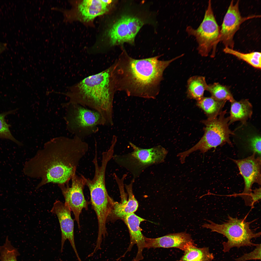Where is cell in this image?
Segmentation results:
<instances>
[{"label": "cell", "mask_w": 261, "mask_h": 261, "mask_svg": "<svg viewBox=\"0 0 261 261\" xmlns=\"http://www.w3.org/2000/svg\"><path fill=\"white\" fill-rule=\"evenodd\" d=\"M88 149V144L76 136L72 138H54L25 162L23 172L30 178L41 180L36 189L50 183L69 184Z\"/></svg>", "instance_id": "obj_1"}, {"label": "cell", "mask_w": 261, "mask_h": 261, "mask_svg": "<svg viewBox=\"0 0 261 261\" xmlns=\"http://www.w3.org/2000/svg\"><path fill=\"white\" fill-rule=\"evenodd\" d=\"M121 57L114 63L118 91L129 96L154 99L158 94L165 69L179 56L167 60L159 56L137 59L128 56Z\"/></svg>", "instance_id": "obj_2"}, {"label": "cell", "mask_w": 261, "mask_h": 261, "mask_svg": "<svg viewBox=\"0 0 261 261\" xmlns=\"http://www.w3.org/2000/svg\"><path fill=\"white\" fill-rule=\"evenodd\" d=\"M66 95L69 102L88 107L99 112L104 126H112L113 102L117 91L113 65L101 72L87 77L70 87Z\"/></svg>", "instance_id": "obj_3"}, {"label": "cell", "mask_w": 261, "mask_h": 261, "mask_svg": "<svg viewBox=\"0 0 261 261\" xmlns=\"http://www.w3.org/2000/svg\"><path fill=\"white\" fill-rule=\"evenodd\" d=\"M226 110L222 111L217 116L209 117L202 122L205 126L204 133L199 141L190 149L178 154L180 161L184 162L186 158L191 153L197 150L205 153L212 148L226 143L232 146L230 135L234 133L229 129V117L225 115Z\"/></svg>", "instance_id": "obj_4"}, {"label": "cell", "mask_w": 261, "mask_h": 261, "mask_svg": "<svg viewBox=\"0 0 261 261\" xmlns=\"http://www.w3.org/2000/svg\"><path fill=\"white\" fill-rule=\"evenodd\" d=\"M228 218L221 224L208 220L209 223L204 224L202 226L210 229L211 232H216L226 237L227 241L222 243L223 252H228L234 247H252L258 244L252 242L251 239L260 237L261 232H255L250 229L252 222H247L244 219L233 218L229 215Z\"/></svg>", "instance_id": "obj_5"}, {"label": "cell", "mask_w": 261, "mask_h": 261, "mask_svg": "<svg viewBox=\"0 0 261 261\" xmlns=\"http://www.w3.org/2000/svg\"><path fill=\"white\" fill-rule=\"evenodd\" d=\"M129 143L132 149L131 152L121 155H116L113 158L118 165L130 173L135 180L150 166L164 162L168 152L166 149L160 145L143 148L131 142Z\"/></svg>", "instance_id": "obj_6"}, {"label": "cell", "mask_w": 261, "mask_h": 261, "mask_svg": "<svg viewBox=\"0 0 261 261\" xmlns=\"http://www.w3.org/2000/svg\"><path fill=\"white\" fill-rule=\"evenodd\" d=\"M62 106L66 109L64 119L67 130L82 139L97 132L98 126L103 125L102 116L95 110L68 102L62 103Z\"/></svg>", "instance_id": "obj_7"}, {"label": "cell", "mask_w": 261, "mask_h": 261, "mask_svg": "<svg viewBox=\"0 0 261 261\" xmlns=\"http://www.w3.org/2000/svg\"><path fill=\"white\" fill-rule=\"evenodd\" d=\"M220 28L215 17L210 0L209 1L203 19L199 26L195 29L188 26L186 31L188 35L195 38L198 44L197 50L202 57L216 54L217 45L220 42Z\"/></svg>", "instance_id": "obj_8"}, {"label": "cell", "mask_w": 261, "mask_h": 261, "mask_svg": "<svg viewBox=\"0 0 261 261\" xmlns=\"http://www.w3.org/2000/svg\"><path fill=\"white\" fill-rule=\"evenodd\" d=\"M256 154L253 153L251 155L242 159H232L238 166L245 184L243 192L234 196L240 197L246 206L251 207L254 206L251 198L253 185L256 183L261 185V157H256Z\"/></svg>", "instance_id": "obj_9"}, {"label": "cell", "mask_w": 261, "mask_h": 261, "mask_svg": "<svg viewBox=\"0 0 261 261\" xmlns=\"http://www.w3.org/2000/svg\"><path fill=\"white\" fill-rule=\"evenodd\" d=\"M85 176L76 173L72 176L71 187L69 184L58 185L65 200L74 216L78 227L80 228V216L83 209L87 210L89 202L85 199L83 190L86 185Z\"/></svg>", "instance_id": "obj_10"}, {"label": "cell", "mask_w": 261, "mask_h": 261, "mask_svg": "<svg viewBox=\"0 0 261 261\" xmlns=\"http://www.w3.org/2000/svg\"><path fill=\"white\" fill-rule=\"evenodd\" d=\"M143 24L139 18L129 15L122 16L109 30L108 36L112 45L125 42L133 44L136 35Z\"/></svg>", "instance_id": "obj_11"}, {"label": "cell", "mask_w": 261, "mask_h": 261, "mask_svg": "<svg viewBox=\"0 0 261 261\" xmlns=\"http://www.w3.org/2000/svg\"><path fill=\"white\" fill-rule=\"evenodd\" d=\"M239 0L235 3L232 0L223 19L220 29V42L225 47L233 49L234 36L242 23L247 20L260 17L259 15L242 16L239 10Z\"/></svg>", "instance_id": "obj_12"}, {"label": "cell", "mask_w": 261, "mask_h": 261, "mask_svg": "<svg viewBox=\"0 0 261 261\" xmlns=\"http://www.w3.org/2000/svg\"><path fill=\"white\" fill-rule=\"evenodd\" d=\"M71 211L67 203H63L59 200L55 201L51 210V212L57 215L59 223L61 234V252H62L65 241L68 239L70 243L78 261H82L75 244L74 220L71 216Z\"/></svg>", "instance_id": "obj_13"}, {"label": "cell", "mask_w": 261, "mask_h": 261, "mask_svg": "<svg viewBox=\"0 0 261 261\" xmlns=\"http://www.w3.org/2000/svg\"><path fill=\"white\" fill-rule=\"evenodd\" d=\"M194 243L191 235L186 232L168 234L155 238H145V248L149 249L176 248L184 251Z\"/></svg>", "instance_id": "obj_14"}, {"label": "cell", "mask_w": 261, "mask_h": 261, "mask_svg": "<svg viewBox=\"0 0 261 261\" xmlns=\"http://www.w3.org/2000/svg\"><path fill=\"white\" fill-rule=\"evenodd\" d=\"M123 219L129 230L130 236V242L129 246L123 255L124 257L128 252L130 251L133 246L136 244L138 248L136 255L134 261H139L144 258L142 252L145 248V237L142 233L140 225L141 222L145 219L137 215L134 213L128 215Z\"/></svg>", "instance_id": "obj_15"}, {"label": "cell", "mask_w": 261, "mask_h": 261, "mask_svg": "<svg viewBox=\"0 0 261 261\" xmlns=\"http://www.w3.org/2000/svg\"><path fill=\"white\" fill-rule=\"evenodd\" d=\"M135 181L132 179L129 184H124L128 195V200L120 203L115 202L113 208L107 218V222L118 218L123 219L126 216L133 213L137 210L138 203L134 197L132 190L133 185Z\"/></svg>", "instance_id": "obj_16"}, {"label": "cell", "mask_w": 261, "mask_h": 261, "mask_svg": "<svg viewBox=\"0 0 261 261\" xmlns=\"http://www.w3.org/2000/svg\"><path fill=\"white\" fill-rule=\"evenodd\" d=\"M108 4L102 0H84L79 5V12L84 21L88 22L108 11Z\"/></svg>", "instance_id": "obj_17"}, {"label": "cell", "mask_w": 261, "mask_h": 261, "mask_svg": "<svg viewBox=\"0 0 261 261\" xmlns=\"http://www.w3.org/2000/svg\"><path fill=\"white\" fill-rule=\"evenodd\" d=\"M229 116V125L237 121L243 124H246L247 120L250 118L253 113V107L247 99H242L237 101L235 100L231 102Z\"/></svg>", "instance_id": "obj_18"}, {"label": "cell", "mask_w": 261, "mask_h": 261, "mask_svg": "<svg viewBox=\"0 0 261 261\" xmlns=\"http://www.w3.org/2000/svg\"><path fill=\"white\" fill-rule=\"evenodd\" d=\"M184 251L183 255L177 261H211L214 257L208 247L198 248L195 243L188 246Z\"/></svg>", "instance_id": "obj_19"}, {"label": "cell", "mask_w": 261, "mask_h": 261, "mask_svg": "<svg viewBox=\"0 0 261 261\" xmlns=\"http://www.w3.org/2000/svg\"><path fill=\"white\" fill-rule=\"evenodd\" d=\"M207 84L205 77L195 75L188 80L187 94L189 98L199 100L203 97L204 92L206 90Z\"/></svg>", "instance_id": "obj_20"}, {"label": "cell", "mask_w": 261, "mask_h": 261, "mask_svg": "<svg viewBox=\"0 0 261 261\" xmlns=\"http://www.w3.org/2000/svg\"><path fill=\"white\" fill-rule=\"evenodd\" d=\"M197 101V105L203 110L208 117L218 116L227 101L218 100L211 96L203 97Z\"/></svg>", "instance_id": "obj_21"}, {"label": "cell", "mask_w": 261, "mask_h": 261, "mask_svg": "<svg viewBox=\"0 0 261 261\" xmlns=\"http://www.w3.org/2000/svg\"><path fill=\"white\" fill-rule=\"evenodd\" d=\"M223 51L225 53L234 56L255 68L261 69V53L260 52L244 53L228 47H225Z\"/></svg>", "instance_id": "obj_22"}, {"label": "cell", "mask_w": 261, "mask_h": 261, "mask_svg": "<svg viewBox=\"0 0 261 261\" xmlns=\"http://www.w3.org/2000/svg\"><path fill=\"white\" fill-rule=\"evenodd\" d=\"M206 90L210 93L211 97L216 99L228 101L231 103L235 100L228 87L218 83L208 85Z\"/></svg>", "instance_id": "obj_23"}, {"label": "cell", "mask_w": 261, "mask_h": 261, "mask_svg": "<svg viewBox=\"0 0 261 261\" xmlns=\"http://www.w3.org/2000/svg\"><path fill=\"white\" fill-rule=\"evenodd\" d=\"M20 254L17 249L14 247L6 237L4 244L0 246V261H17V257Z\"/></svg>", "instance_id": "obj_24"}, {"label": "cell", "mask_w": 261, "mask_h": 261, "mask_svg": "<svg viewBox=\"0 0 261 261\" xmlns=\"http://www.w3.org/2000/svg\"><path fill=\"white\" fill-rule=\"evenodd\" d=\"M15 110H11L0 114V138L10 139L21 146L22 145V144L13 136L9 129L10 125L6 123L5 119V117L7 115L13 113Z\"/></svg>", "instance_id": "obj_25"}, {"label": "cell", "mask_w": 261, "mask_h": 261, "mask_svg": "<svg viewBox=\"0 0 261 261\" xmlns=\"http://www.w3.org/2000/svg\"><path fill=\"white\" fill-rule=\"evenodd\" d=\"M247 140L249 149L253 153L261 156V137L258 134H253L248 137Z\"/></svg>", "instance_id": "obj_26"}, {"label": "cell", "mask_w": 261, "mask_h": 261, "mask_svg": "<svg viewBox=\"0 0 261 261\" xmlns=\"http://www.w3.org/2000/svg\"><path fill=\"white\" fill-rule=\"evenodd\" d=\"M252 251L244 254L241 257L235 259L236 261H246L251 260L261 259V244H258Z\"/></svg>", "instance_id": "obj_27"}, {"label": "cell", "mask_w": 261, "mask_h": 261, "mask_svg": "<svg viewBox=\"0 0 261 261\" xmlns=\"http://www.w3.org/2000/svg\"><path fill=\"white\" fill-rule=\"evenodd\" d=\"M253 191L251 195L253 204H254L261 199V188H256L252 190Z\"/></svg>", "instance_id": "obj_28"}, {"label": "cell", "mask_w": 261, "mask_h": 261, "mask_svg": "<svg viewBox=\"0 0 261 261\" xmlns=\"http://www.w3.org/2000/svg\"><path fill=\"white\" fill-rule=\"evenodd\" d=\"M60 261H63L62 260H61V259H60Z\"/></svg>", "instance_id": "obj_29"}, {"label": "cell", "mask_w": 261, "mask_h": 261, "mask_svg": "<svg viewBox=\"0 0 261 261\" xmlns=\"http://www.w3.org/2000/svg\"></svg>", "instance_id": "obj_30"}]
</instances>
